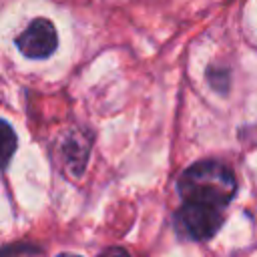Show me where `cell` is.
<instances>
[{"label": "cell", "mask_w": 257, "mask_h": 257, "mask_svg": "<svg viewBox=\"0 0 257 257\" xmlns=\"http://www.w3.org/2000/svg\"><path fill=\"white\" fill-rule=\"evenodd\" d=\"M179 191L185 201L225 207L235 191L237 181L229 167L217 161H201L191 165L179 179Z\"/></svg>", "instance_id": "cell-1"}, {"label": "cell", "mask_w": 257, "mask_h": 257, "mask_svg": "<svg viewBox=\"0 0 257 257\" xmlns=\"http://www.w3.org/2000/svg\"><path fill=\"white\" fill-rule=\"evenodd\" d=\"M177 223L181 231L197 241H205L217 233V229L223 223V209L205 205V203H191L185 201L177 215Z\"/></svg>", "instance_id": "cell-2"}, {"label": "cell", "mask_w": 257, "mask_h": 257, "mask_svg": "<svg viewBox=\"0 0 257 257\" xmlns=\"http://www.w3.org/2000/svg\"><path fill=\"white\" fill-rule=\"evenodd\" d=\"M58 44L56 30L50 20L36 18L30 22V26L16 38L18 50L28 58H48Z\"/></svg>", "instance_id": "cell-3"}, {"label": "cell", "mask_w": 257, "mask_h": 257, "mask_svg": "<svg viewBox=\"0 0 257 257\" xmlns=\"http://www.w3.org/2000/svg\"><path fill=\"white\" fill-rule=\"evenodd\" d=\"M14 151H16V133L6 120L0 118V169L8 165Z\"/></svg>", "instance_id": "cell-4"}, {"label": "cell", "mask_w": 257, "mask_h": 257, "mask_svg": "<svg viewBox=\"0 0 257 257\" xmlns=\"http://www.w3.org/2000/svg\"><path fill=\"white\" fill-rule=\"evenodd\" d=\"M98 257H128V253L124 249H118V247H112V249H106L104 253H100Z\"/></svg>", "instance_id": "cell-5"}, {"label": "cell", "mask_w": 257, "mask_h": 257, "mask_svg": "<svg viewBox=\"0 0 257 257\" xmlns=\"http://www.w3.org/2000/svg\"><path fill=\"white\" fill-rule=\"evenodd\" d=\"M58 257H78V255H70V253H62V255H58Z\"/></svg>", "instance_id": "cell-6"}]
</instances>
